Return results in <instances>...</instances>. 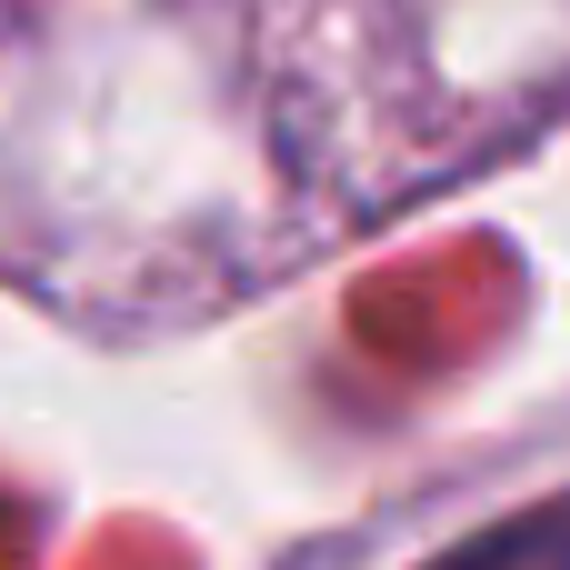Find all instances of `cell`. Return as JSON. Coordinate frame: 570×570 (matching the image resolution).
Returning <instances> with one entry per match:
<instances>
[{"mask_svg": "<svg viewBox=\"0 0 570 570\" xmlns=\"http://www.w3.org/2000/svg\"><path fill=\"white\" fill-rule=\"evenodd\" d=\"M441 570H570V501L521 511V521H501V531H481L471 551H451Z\"/></svg>", "mask_w": 570, "mask_h": 570, "instance_id": "1", "label": "cell"}]
</instances>
